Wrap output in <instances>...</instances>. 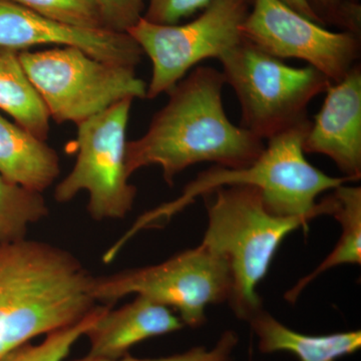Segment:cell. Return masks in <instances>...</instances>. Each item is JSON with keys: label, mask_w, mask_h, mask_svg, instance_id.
Wrapping results in <instances>:
<instances>
[{"label": "cell", "mask_w": 361, "mask_h": 361, "mask_svg": "<svg viewBox=\"0 0 361 361\" xmlns=\"http://www.w3.org/2000/svg\"><path fill=\"white\" fill-rule=\"evenodd\" d=\"M99 7L106 30L128 33L142 20L146 0H94Z\"/></svg>", "instance_id": "603a6c76"}, {"label": "cell", "mask_w": 361, "mask_h": 361, "mask_svg": "<svg viewBox=\"0 0 361 361\" xmlns=\"http://www.w3.org/2000/svg\"><path fill=\"white\" fill-rule=\"evenodd\" d=\"M320 111L304 137V153L329 157L350 182L361 178V66L325 90Z\"/></svg>", "instance_id": "7c38bea8"}, {"label": "cell", "mask_w": 361, "mask_h": 361, "mask_svg": "<svg viewBox=\"0 0 361 361\" xmlns=\"http://www.w3.org/2000/svg\"><path fill=\"white\" fill-rule=\"evenodd\" d=\"M203 198L208 226L201 244L227 261L233 280L228 303L239 319L248 322L263 308L256 289L280 244L299 228L307 230L311 219L270 213L255 187H220Z\"/></svg>", "instance_id": "277c9868"}, {"label": "cell", "mask_w": 361, "mask_h": 361, "mask_svg": "<svg viewBox=\"0 0 361 361\" xmlns=\"http://www.w3.org/2000/svg\"><path fill=\"white\" fill-rule=\"evenodd\" d=\"M218 61L241 106V127L263 141L310 118L308 106L331 82L313 66L286 65L245 39Z\"/></svg>", "instance_id": "5b68a950"}, {"label": "cell", "mask_w": 361, "mask_h": 361, "mask_svg": "<svg viewBox=\"0 0 361 361\" xmlns=\"http://www.w3.org/2000/svg\"><path fill=\"white\" fill-rule=\"evenodd\" d=\"M42 44L78 47L99 61L133 68L144 54L129 33L66 25L0 0V49L18 51Z\"/></svg>", "instance_id": "8fae6325"}, {"label": "cell", "mask_w": 361, "mask_h": 361, "mask_svg": "<svg viewBox=\"0 0 361 361\" xmlns=\"http://www.w3.org/2000/svg\"><path fill=\"white\" fill-rule=\"evenodd\" d=\"M320 25H332L361 37L360 0H307Z\"/></svg>", "instance_id": "44dd1931"}, {"label": "cell", "mask_w": 361, "mask_h": 361, "mask_svg": "<svg viewBox=\"0 0 361 361\" xmlns=\"http://www.w3.org/2000/svg\"><path fill=\"white\" fill-rule=\"evenodd\" d=\"M111 305L113 304L96 306L80 322L49 332L44 341L37 345L26 342L7 353L0 361H63L73 344L85 336L104 313L111 310Z\"/></svg>", "instance_id": "d6986e66"}, {"label": "cell", "mask_w": 361, "mask_h": 361, "mask_svg": "<svg viewBox=\"0 0 361 361\" xmlns=\"http://www.w3.org/2000/svg\"><path fill=\"white\" fill-rule=\"evenodd\" d=\"M94 277L75 255L47 242L0 244V360L78 322L96 307Z\"/></svg>", "instance_id": "7a4b0ae2"}, {"label": "cell", "mask_w": 361, "mask_h": 361, "mask_svg": "<svg viewBox=\"0 0 361 361\" xmlns=\"http://www.w3.org/2000/svg\"><path fill=\"white\" fill-rule=\"evenodd\" d=\"M281 1L286 4V6L290 7V8L293 9V11L300 13L301 16L307 18L308 20L314 21V23L320 25L319 20H318V18H316V16L314 13H313L312 9L310 8L307 0H281Z\"/></svg>", "instance_id": "d4e9b609"}, {"label": "cell", "mask_w": 361, "mask_h": 361, "mask_svg": "<svg viewBox=\"0 0 361 361\" xmlns=\"http://www.w3.org/2000/svg\"><path fill=\"white\" fill-rule=\"evenodd\" d=\"M20 59L56 123L78 125L123 99H147L135 68L99 61L78 47L20 51Z\"/></svg>", "instance_id": "8992f818"}, {"label": "cell", "mask_w": 361, "mask_h": 361, "mask_svg": "<svg viewBox=\"0 0 361 361\" xmlns=\"http://www.w3.org/2000/svg\"><path fill=\"white\" fill-rule=\"evenodd\" d=\"M248 322L257 336L259 350L263 353L287 351L300 361H336L361 348L360 330L307 336L285 326L263 308Z\"/></svg>", "instance_id": "9a60e30c"}, {"label": "cell", "mask_w": 361, "mask_h": 361, "mask_svg": "<svg viewBox=\"0 0 361 361\" xmlns=\"http://www.w3.org/2000/svg\"><path fill=\"white\" fill-rule=\"evenodd\" d=\"M238 341L239 337L236 332L233 330H226L212 349H207L205 346H198L180 355L153 358V360H140V358L130 357L127 355L116 360L92 357L87 355L80 360L73 361H233V351L236 348Z\"/></svg>", "instance_id": "7402d4cb"}, {"label": "cell", "mask_w": 361, "mask_h": 361, "mask_svg": "<svg viewBox=\"0 0 361 361\" xmlns=\"http://www.w3.org/2000/svg\"><path fill=\"white\" fill-rule=\"evenodd\" d=\"M49 215L42 193L0 175V244L26 239L28 227Z\"/></svg>", "instance_id": "ac0fdd59"}, {"label": "cell", "mask_w": 361, "mask_h": 361, "mask_svg": "<svg viewBox=\"0 0 361 361\" xmlns=\"http://www.w3.org/2000/svg\"><path fill=\"white\" fill-rule=\"evenodd\" d=\"M213 0H149L142 18L161 25H178L184 18L205 9ZM252 1V0H251Z\"/></svg>", "instance_id": "cb8c5ba5"}, {"label": "cell", "mask_w": 361, "mask_h": 361, "mask_svg": "<svg viewBox=\"0 0 361 361\" xmlns=\"http://www.w3.org/2000/svg\"><path fill=\"white\" fill-rule=\"evenodd\" d=\"M232 287L227 261L200 243L160 264L94 277L92 293L106 304L137 294L174 308L184 325L198 329L207 322V307L228 302Z\"/></svg>", "instance_id": "52a82bcc"}, {"label": "cell", "mask_w": 361, "mask_h": 361, "mask_svg": "<svg viewBox=\"0 0 361 361\" xmlns=\"http://www.w3.org/2000/svg\"><path fill=\"white\" fill-rule=\"evenodd\" d=\"M33 13L66 25L106 30L99 7L94 0H6Z\"/></svg>", "instance_id": "ffe728a7"}, {"label": "cell", "mask_w": 361, "mask_h": 361, "mask_svg": "<svg viewBox=\"0 0 361 361\" xmlns=\"http://www.w3.org/2000/svg\"><path fill=\"white\" fill-rule=\"evenodd\" d=\"M241 30L244 39L261 51L282 61H305L331 82L360 63V35L326 30L281 0H252Z\"/></svg>", "instance_id": "30bf717a"}, {"label": "cell", "mask_w": 361, "mask_h": 361, "mask_svg": "<svg viewBox=\"0 0 361 361\" xmlns=\"http://www.w3.org/2000/svg\"><path fill=\"white\" fill-rule=\"evenodd\" d=\"M222 73L198 66L168 92L146 134L126 145V172L158 165L169 186L176 176L199 163L238 169L251 165L265 141L229 120L223 104Z\"/></svg>", "instance_id": "6da1fadb"}, {"label": "cell", "mask_w": 361, "mask_h": 361, "mask_svg": "<svg viewBox=\"0 0 361 361\" xmlns=\"http://www.w3.org/2000/svg\"><path fill=\"white\" fill-rule=\"evenodd\" d=\"M59 157L44 141L0 115V175L42 193L58 179Z\"/></svg>", "instance_id": "5bb4252c"}, {"label": "cell", "mask_w": 361, "mask_h": 361, "mask_svg": "<svg viewBox=\"0 0 361 361\" xmlns=\"http://www.w3.org/2000/svg\"><path fill=\"white\" fill-rule=\"evenodd\" d=\"M133 101L123 99L78 123L77 163L56 186V202L68 203L87 191L92 219H123L132 211L137 189L129 183L125 158Z\"/></svg>", "instance_id": "ba28073f"}, {"label": "cell", "mask_w": 361, "mask_h": 361, "mask_svg": "<svg viewBox=\"0 0 361 361\" xmlns=\"http://www.w3.org/2000/svg\"><path fill=\"white\" fill-rule=\"evenodd\" d=\"M184 327L170 308L137 296L120 310H109L85 334L90 356L116 360L128 355L135 344L153 337L172 334Z\"/></svg>", "instance_id": "4fadbf2b"}, {"label": "cell", "mask_w": 361, "mask_h": 361, "mask_svg": "<svg viewBox=\"0 0 361 361\" xmlns=\"http://www.w3.org/2000/svg\"><path fill=\"white\" fill-rule=\"evenodd\" d=\"M311 120L267 140L264 151L257 160L244 168L229 169L214 165L203 171L185 187L179 198L144 214L132 229L135 232L159 221L170 219L191 204L197 197H204L220 187L250 186L262 195L266 209L281 217H306L312 220L330 215L332 203L329 195L319 203L316 199L350 182L344 177H331L306 160L304 137Z\"/></svg>", "instance_id": "3957f363"}, {"label": "cell", "mask_w": 361, "mask_h": 361, "mask_svg": "<svg viewBox=\"0 0 361 361\" xmlns=\"http://www.w3.org/2000/svg\"><path fill=\"white\" fill-rule=\"evenodd\" d=\"M0 110L35 137H49V110L21 65L20 51L13 49H0Z\"/></svg>", "instance_id": "2e32d148"}, {"label": "cell", "mask_w": 361, "mask_h": 361, "mask_svg": "<svg viewBox=\"0 0 361 361\" xmlns=\"http://www.w3.org/2000/svg\"><path fill=\"white\" fill-rule=\"evenodd\" d=\"M332 202L330 215L341 226V238L331 253L310 274L297 282L285 293V299L293 304L301 292L322 273L339 265L361 263V188L342 184L329 194Z\"/></svg>", "instance_id": "e0dca14e"}, {"label": "cell", "mask_w": 361, "mask_h": 361, "mask_svg": "<svg viewBox=\"0 0 361 361\" xmlns=\"http://www.w3.org/2000/svg\"><path fill=\"white\" fill-rule=\"evenodd\" d=\"M250 8L251 0H213L198 18L185 25H155L142 18L128 33L153 65L147 99L170 92L198 63L219 59L240 44Z\"/></svg>", "instance_id": "9c48e42d"}]
</instances>
